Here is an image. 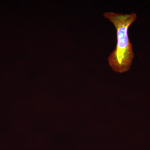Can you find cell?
Masks as SVG:
<instances>
[{"instance_id":"6da1fadb","label":"cell","mask_w":150,"mask_h":150,"mask_svg":"<svg viewBox=\"0 0 150 150\" xmlns=\"http://www.w3.org/2000/svg\"><path fill=\"white\" fill-rule=\"evenodd\" d=\"M103 16L112 23L116 30L117 44L108 56V64L116 72H126L131 69L134 56L128 30L136 19L137 14L134 13L128 14L106 12Z\"/></svg>"}]
</instances>
